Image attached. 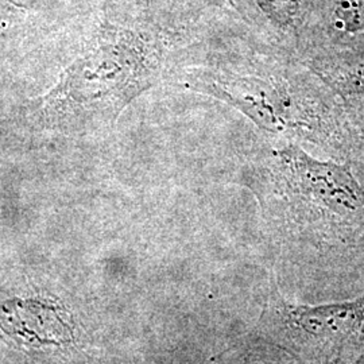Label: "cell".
I'll return each mask as SVG.
<instances>
[{
	"label": "cell",
	"mask_w": 364,
	"mask_h": 364,
	"mask_svg": "<svg viewBox=\"0 0 364 364\" xmlns=\"http://www.w3.org/2000/svg\"><path fill=\"white\" fill-rule=\"evenodd\" d=\"M247 185L269 232L287 251L343 252L364 237V188L348 165L287 144L260 158Z\"/></svg>",
	"instance_id": "cell-1"
},
{
	"label": "cell",
	"mask_w": 364,
	"mask_h": 364,
	"mask_svg": "<svg viewBox=\"0 0 364 364\" xmlns=\"http://www.w3.org/2000/svg\"><path fill=\"white\" fill-rule=\"evenodd\" d=\"M158 58L149 33L105 19L52 91L19 109L16 123L30 132H73L111 123L154 82Z\"/></svg>",
	"instance_id": "cell-2"
},
{
	"label": "cell",
	"mask_w": 364,
	"mask_h": 364,
	"mask_svg": "<svg viewBox=\"0 0 364 364\" xmlns=\"http://www.w3.org/2000/svg\"><path fill=\"white\" fill-rule=\"evenodd\" d=\"M278 58L254 73L224 68L193 70L192 90L234 105L259 129L289 144H312L335 154L362 150L338 96L309 66Z\"/></svg>",
	"instance_id": "cell-3"
},
{
	"label": "cell",
	"mask_w": 364,
	"mask_h": 364,
	"mask_svg": "<svg viewBox=\"0 0 364 364\" xmlns=\"http://www.w3.org/2000/svg\"><path fill=\"white\" fill-rule=\"evenodd\" d=\"M259 333L301 364H358L364 356V293L350 301L305 305L285 299L273 282Z\"/></svg>",
	"instance_id": "cell-4"
},
{
	"label": "cell",
	"mask_w": 364,
	"mask_h": 364,
	"mask_svg": "<svg viewBox=\"0 0 364 364\" xmlns=\"http://www.w3.org/2000/svg\"><path fill=\"white\" fill-rule=\"evenodd\" d=\"M0 340L22 351L61 348L73 343L75 329L57 299L11 297L0 302Z\"/></svg>",
	"instance_id": "cell-5"
},
{
	"label": "cell",
	"mask_w": 364,
	"mask_h": 364,
	"mask_svg": "<svg viewBox=\"0 0 364 364\" xmlns=\"http://www.w3.org/2000/svg\"><path fill=\"white\" fill-rule=\"evenodd\" d=\"M306 65L338 96L352 132L364 150V58L318 57Z\"/></svg>",
	"instance_id": "cell-6"
},
{
	"label": "cell",
	"mask_w": 364,
	"mask_h": 364,
	"mask_svg": "<svg viewBox=\"0 0 364 364\" xmlns=\"http://www.w3.org/2000/svg\"><path fill=\"white\" fill-rule=\"evenodd\" d=\"M260 13L287 37L297 34L304 22L305 0H255Z\"/></svg>",
	"instance_id": "cell-7"
},
{
	"label": "cell",
	"mask_w": 364,
	"mask_h": 364,
	"mask_svg": "<svg viewBox=\"0 0 364 364\" xmlns=\"http://www.w3.org/2000/svg\"><path fill=\"white\" fill-rule=\"evenodd\" d=\"M246 364H301L289 352L266 338H260L257 347L251 351Z\"/></svg>",
	"instance_id": "cell-8"
},
{
	"label": "cell",
	"mask_w": 364,
	"mask_h": 364,
	"mask_svg": "<svg viewBox=\"0 0 364 364\" xmlns=\"http://www.w3.org/2000/svg\"><path fill=\"white\" fill-rule=\"evenodd\" d=\"M358 364H364V356L362 358V359H360V362H359Z\"/></svg>",
	"instance_id": "cell-9"
}]
</instances>
